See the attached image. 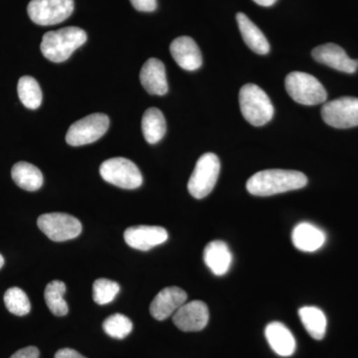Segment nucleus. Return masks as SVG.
I'll use <instances>...</instances> for the list:
<instances>
[{"mask_svg":"<svg viewBox=\"0 0 358 358\" xmlns=\"http://www.w3.org/2000/svg\"><path fill=\"white\" fill-rule=\"evenodd\" d=\"M238 27L243 37L244 42L252 51L260 55H265L270 51V44L263 32L255 23L249 20L248 16L239 13L236 15Z\"/></svg>","mask_w":358,"mask_h":358,"instance_id":"obj_20","label":"nucleus"},{"mask_svg":"<svg viewBox=\"0 0 358 358\" xmlns=\"http://www.w3.org/2000/svg\"><path fill=\"white\" fill-rule=\"evenodd\" d=\"M109 127L110 119L107 115L96 113L87 115L71 124L66 134V141L72 147L95 143L107 133Z\"/></svg>","mask_w":358,"mask_h":358,"instance_id":"obj_7","label":"nucleus"},{"mask_svg":"<svg viewBox=\"0 0 358 358\" xmlns=\"http://www.w3.org/2000/svg\"><path fill=\"white\" fill-rule=\"evenodd\" d=\"M37 225L49 239L55 242L75 239L82 232V224L76 217L59 212L40 216Z\"/></svg>","mask_w":358,"mask_h":358,"instance_id":"obj_9","label":"nucleus"},{"mask_svg":"<svg viewBox=\"0 0 358 358\" xmlns=\"http://www.w3.org/2000/svg\"><path fill=\"white\" fill-rule=\"evenodd\" d=\"M124 241L131 248L148 251L169 239V233L160 226H134L124 231Z\"/></svg>","mask_w":358,"mask_h":358,"instance_id":"obj_12","label":"nucleus"},{"mask_svg":"<svg viewBox=\"0 0 358 358\" xmlns=\"http://www.w3.org/2000/svg\"><path fill=\"white\" fill-rule=\"evenodd\" d=\"M73 11L74 0H31L27 7L30 20L42 26L59 24Z\"/></svg>","mask_w":358,"mask_h":358,"instance_id":"obj_8","label":"nucleus"},{"mask_svg":"<svg viewBox=\"0 0 358 358\" xmlns=\"http://www.w3.org/2000/svg\"><path fill=\"white\" fill-rule=\"evenodd\" d=\"M65 293V282L59 280L49 282L45 289L44 298L47 307L56 317H64L69 312V308L64 300Z\"/></svg>","mask_w":358,"mask_h":358,"instance_id":"obj_24","label":"nucleus"},{"mask_svg":"<svg viewBox=\"0 0 358 358\" xmlns=\"http://www.w3.org/2000/svg\"><path fill=\"white\" fill-rule=\"evenodd\" d=\"M4 303L7 310L18 317L28 315L31 310V303L23 289L13 287L4 294Z\"/></svg>","mask_w":358,"mask_h":358,"instance_id":"obj_26","label":"nucleus"},{"mask_svg":"<svg viewBox=\"0 0 358 358\" xmlns=\"http://www.w3.org/2000/svg\"><path fill=\"white\" fill-rule=\"evenodd\" d=\"M17 92L21 103L27 109H38L42 103V91L38 82L34 78L21 77L18 81Z\"/></svg>","mask_w":358,"mask_h":358,"instance_id":"obj_25","label":"nucleus"},{"mask_svg":"<svg viewBox=\"0 0 358 358\" xmlns=\"http://www.w3.org/2000/svg\"><path fill=\"white\" fill-rule=\"evenodd\" d=\"M307 185V176L300 171L266 169L253 174L247 181L246 188L250 194L265 197L301 189Z\"/></svg>","mask_w":358,"mask_h":358,"instance_id":"obj_1","label":"nucleus"},{"mask_svg":"<svg viewBox=\"0 0 358 358\" xmlns=\"http://www.w3.org/2000/svg\"><path fill=\"white\" fill-rule=\"evenodd\" d=\"M265 336L268 345L280 357H291L296 352V339L288 327L282 322L268 324L265 329Z\"/></svg>","mask_w":358,"mask_h":358,"instance_id":"obj_17","label":"nucleus"},{"mask_svg":"<svg viewBox=\"0 0 358 358\" xmlns=\"http://www.w3.org/2000/svg\"><path fill=\"white\" fill-rule=\"evenodd\" d=\"M101 176L110 185L136 189L143 185V174L131 160L124 157H113L103 162L100 167Z\"/></svg>","mask_w":358,"mask_h":358,"instance_id":"obj_6","label":"nucleus"},{"mask_svg":"<svg viewBox=\"0 0 358 358\" xmlns=\"http://www.w3.org/2000/svg\"><path fill=\"white\" fill-rule=\"evenodd\" d=\"M54 358H87L72 348H63L56 352Z\"/></svg>","mask_w":358,"mask_h":358,"instance_id":"obj_31","label":"nucleus"},{"mask_svg":"<svg viewBox=\"0 0 358 358\" xmlns=\"http://www.w3.org/2000/svg\"><path fill=\"white\" fill-rule=\"evenodd\" d=\"M286 90L294 102L305 106L326 102L327 93L317 78L305 72L289 73L285 81Z\"/></svg>","mask_w":358,"mask_h":358,"instance_id":"obj_4","label":"nucleus"},{"mask_svg":"<svg viewBox=\"0 0 358 358\" xmlns=\"http://www.w3.org/2000/svg\"><path fill=\"white\" fill-rule=\"evenodd\" d=\"M253 1L256 2L259 6L268 7L274 6L277 0H253Z\"/></svg>","mask_w":358,"mask_h":358,"instance_id":"obj_32","label":"nucleus"},{"mask_svg":"<svg viewBox=\"0 0 358 358\" xmlns=\"http://www.w3.org/2000/svg\"><path fill=\"white\" fill-rule=\"evenodd\" d=\"M301 324L313 339L320 341L327 333V320L326 315L319 308L303 307L299 310Z\"/></svg>","mask_w":358,"mask_h":358,"instance_id":"obj_23","label":"nucleus"},{"mask_svg":"<svg viewBox=\"0 0 358 358\" xmlns=\"http://www.w3.org/2000/svg\"><path fill=\"white\" fill-rule=\"evenodd\" d=\"M322 117L326 124L336 129L358 126V98L341 96L322 106Z\"/></svg>","mask_w":358,"mask_h":358,"instance_id":"obj_10","label":"nucleus"},{"mask_svg":"<svg viewBox=\"0 0 358 358\" xmlns=\"http://www.w3.org/2000/svg\"><path fill=\"white\" fill-rule=\"evenodd\" d=\"M133 322L122 313H115L103 322V329L113 338L124 339L133 331Z\"/></svg>","mask_w":358,"mask_h":358,"instance_id":"obj_27","label":"nucleus"},{"mask_svg":"<svg viewBox=\"0 0 358 358\" xmlns=\"http://www.w3.org/2000/svg\"><path fill=\"white\" fill-rule=\"evenodd\" d=\"M39 350L35 346H27L14 353L10 358H39Z\"/></svg>","mask_w":358,"mask_h":358,"instance_id":"obj_30","label":"nucleus"},{"mask_svg":"<svg viewBox=\"0 0 358 358\" xmlns=\"http://www.w3.org/2000/svg\"><path fill=\"white\" fill-rule=\"evenodd\" d=\"M140 80L150 95L164 96L169 92L166 67L159 59H148L141 68Z\"/></svg>","mask_w":358,"mask_h":358,"instance_id":"obj_16","label":"nucleus"},{"mask_svg":"<svg viewBox=\"0 0 358 358\" xmlns=\"http://www.w3.org/2000/svg\"><path fill=\"white\" fill-rule=\"evenodd\" d=\"M173 322L186 333L202 331L209 322L208 307L201 301L185 303L173 313Z\"/></svg>","mask_w":358,"mask_h":358,"instance_id":"obj_11","label":"nucleus"},{"mask_svg":"<svg viewBox=\"0 0 358 358\" xmlns=\"http://www.w3.org/2000/svg\"><path fill=\"white\" fill-rule=\"evenodd\" d=\"M242 115L252 126L262 127L274 115V107L267 94L254 84L244 85L239 93Z\"/></svg>","mask_w":358,"mask_h":358,"instance_id":"obj_3","label":"nucleus"},{"mask_svg":"<svg viewBox=\"0 0 358 358\" xmlns=\"http://www.w3.org/2000/svg\"><path fill=\"white\" fill-rule=\"evenodd\" d=\"M120 285L109 279H98L93 285V299L98 305H107L119 294Z\"/></svg>","mask_w":358,"mask_h":358,"instance_id":"obj_28","label":"nucleus"},{"mask_svg":"<svg viewBox=\"0 0 358 358\" xmlns=\"http://www.w3.org/2000/svg\"><path fill=\"white\" fill-rule=\"evenodd\" d=\"M312 55L320 64L329 66L341 72L353 74L358 69V60L348 57L346 52L336 44L327 43L315 47Z\"/></svg>","mask_w":358,"mask_h":358,"instance_id":"obj_13","label":"nucleus"},{"mask_svg":"<svg viewBox=\"0 0 358 358\" xmlns=\"http://www.w3.org/2000/svg\"><path fill=\"white\" fill-rule=\"evenodd\" d=\"M187 301V294L178 287H167L155 296L150 303V315L157 320H164L173 315Z\"/></svg>","mask_w":358,"mask_h":358,"instance_id":"obj_14","label":"nucleus"},{"mask_svg":"<svg viewBox=\"0 0 358 358\" xmlns=\"http://www.w3.org/2000/svg\"><path fill=\"white\" fill-rule=\"evenodd\" d=\"M141 131L148 143H159L166 133V122L162 110L157 108L145 110L141 119Z\"/></svg>","mask_w":358,"mask_h":358,"instance_id":"obj_22","label":"nucleus"},{"mask_svg":"<svg viewBox=\"0 0 358 358\" xmlns=\"http://www.w3.org/2000/svg\"><path fill=\"white\" fill-rule=\"evenodd\" d=\"M326 234L312 223H299L292 233V241L296 249L303 252H315L326 243Z\"/></svg>","mask_w":358,"mask_h":358,"instance_id":"obj_18","label":"nucleus"},{"mask_svg":"<svg viewBox=\"0 0 358 358\" xmlns=\"http://www.w3.org/2000/svg\"><path fill=\"white\" fill-rule=\"evenodd\" d=\"M14 182L26 192H36L43 185V174L38 167L28 162H20L11 169Z\"/></svg>","mask_w":358,"mask_h":358,"instance_id":"obj_21","label":"nucleus"},{"mask_svg":"<svg viewBox=\"0 0 358 358\" xmlns=\"http://www.w3.org/2000/svg\"><path fill=\"white\" fill-rule=\"evenodd\" d=\"M220 160L213 152H207L197 160L188 181V192L194 199H202L210 194L220 173Z\"/></svg>","mask_w":358,"mask_h":358,"instance_id":"obj_5","label":"nucleus"},{"mask_svg":"<svg viewBox=\"0 0 358 358\" xmlns=\"http://www.w3.org/2000/svg\"><path fill=\"white\" fill-rule=\"evenodd\" d=\"M204 262L214 275L221 277L227 274L232 265L233 256L225 242L215 240L205 247Z\"/></svg>","mask_w":358,"mask_h":358,"instance_id":"obj_19","label":"nucleus"},{"mask_svg":"<svg viewBox=\"0 0 358 358\" xmlns=\"http://www.w3.org/2000/svg\"><path fill=\"white\" fill-rule=\"evenodd\" d=\"M131 2L136 10L143 13H152L157 7V0H131Z\"/></svg>","mask_w":358,"mask_h":358,"instance_id":"obj_29","label":"nucleus"},{"mask_svg":"<svg viewBox=\"0 0 358 358\" xmlns=\"http://www.w3.org/2000/svg\"><path fill=\"white\" fill-rule=\"evenodd\" d=\"M171 53L182 69L195 71L201 67V51L192 37L181 36L174 39L171 44Z\"/></svg>","mask_w":358,"mask_h":358,"instance_id":"obj_15","label":"nucleus"},{"mask_svg":"<svg viewBox=\"0 0 358 358\" xmlns=\"http://www.w3.org/2000/svg\"><path fill=\"white\" fill-rule=\"evenodd\" d=\"M3 265H4V259H3V257H2L1 255H0V268H1L2 267H3Z\"/></svg>","mask_w":358,"mask_h":358,"instance_id":"obj_33","label":"nucleus"},{"mask_svg":"<svg viewBox=\"0 0 358 358\" xmlns=\"http://www.w3.org/2000/svg\"><path fill=\"white\" fill-rule=\"evenodd\" d=\"M87 33L79 27H65L45 33L40 49L44 57L54 63L64 62L73 52L86 43Z\"/></svg>","mask_w":358,"mask_h":358,"instance_id":"obj_2","label":"nucleus"}]
</instances>
